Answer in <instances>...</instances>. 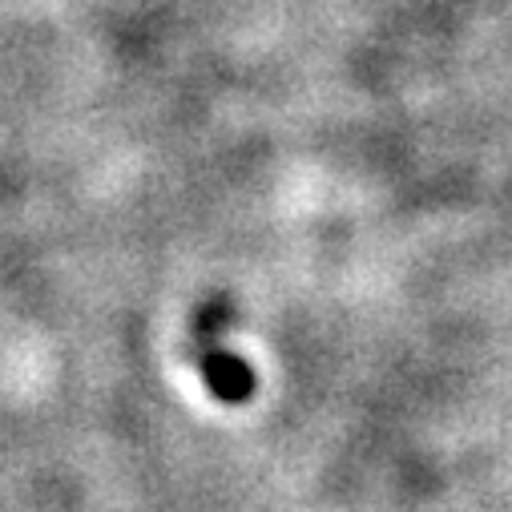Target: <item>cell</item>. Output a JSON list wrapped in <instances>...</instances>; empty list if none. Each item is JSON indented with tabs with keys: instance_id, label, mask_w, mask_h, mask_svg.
<instances>
[{
	"instance_id": "cell-1",
	"label": "cell",
	"mask_w": 512,
	"mask_h": 512,
	"mask_svg": "<svg viewBox=\"0 0 512 512\" xmlns=\"http://www.w3.org/2000/svg\"><path fill=\"white\" fill-rule=\"evenodd\" d=\"M202 375H206V383H210V392H214L218 400H226V404L246 400L250 388H254L250 367H246L238 355H230L226 347H206V351H202Z\"/></svg>"
}]
</instances>
